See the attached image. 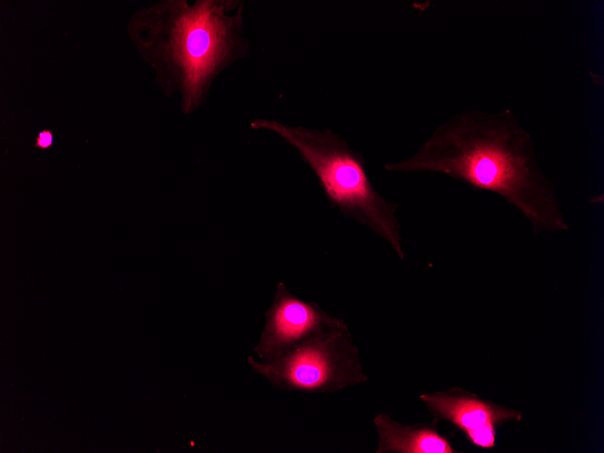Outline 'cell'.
Returning a JSON list of instances; mask_svg holds the SVG:
<instances>
[{
    "label": "cell",
    "instance_id": "obj_5",
    "mask_svg": "<svg viewBox=\"0 0 604 453\" xmlns=\"http://www.w3.org/2000/svg\"><path fill=\"white\" fill-rule=\"evenodd\" d=\"M344 321L325 312L315 302H306L278 283L273 303L266 313L265 328L258 352L272 360L291 346L327 332Z\"/></svg>",
    "mask_w": 604,
    "mask_h": 453
},
{
    "label": "cell",
    "instance_id": "obj_3",
    "mask_svg": "<svg viewBox=\"0 0 604 453\" xmlns=\"http://www.w3.org/2000/svg\"><path fill=\"white\" fill-rule=\"evenodd\" d=\"M292 146L316 175L329 203L345 217L386 241L400 259L404 258L398 205L374 188L363 156L329 128L292 127L277 120L257 118L250 123Z\"/></svg>",
    "mask_w": 604,
    "mask_h": 453
},
{
    "label": "cell",
    "instance_id": "obj_6",
    "mask_svg": "<svg viewBox=\"0 0 604 453\" xmlns=\"http://www.w3.org/2000/svg\"><path fill=\"white\" fill-rule=\"evenodd\" d=\"M436 420L449 422L460 429L475 446L494 447L495 426L521 420V413L479 399L459 387L420 396Z\"/></svg>",
    "mask_w": 604,
    "mask_h": 453
},
{
    "label": "cell",
    "instance_id": "obj_8",
    "mask_svg": "<svg viewBox=\"0 0 604 453\" xmlns=\"http://www.w3.org/2000/svg\"><path fill=\"white\" fill-rule=\"evenodd\" d=\"M52 142V136L50 131H42L39 134L36 145L42 148H46L51 146Z\"/></svg>",
    "mask_w": 604,
    "mask_h": 453
},
{
    "label": "cell",
    "instance_id": "obj_7",
    "mask_svg": "<svg viewBox=\"0 0 604 453\" xmlns=\"http://www.w3.org/2000/svg\"><path fill=\"white\" fill-rule=\"evenodd\" d=\"M378 445L375 453H456L450 442L436 429L409 425L394 420L386 413L373 418Z\"/></svg>",
    "mask_w": 604,
    "mask_h": 453
},
{
    "label": "cell",
    "instance_id": "obj_4",
    "mask_svg": "<svg viewBox=\"0 0 604 453\" xmlns=\"http://www.w3.org/2000/svg\"><path fill=\"white\" fill-rule=\"evenodd\" d=\"M257 367L272 384L287 390L334 392L367 381L345 322Z\"/></svg>",
    "mask_w": 604,
    "mask_h": 453
},
{
    "label": "cell",
    "instance_id": "obj_2",
    "mask_svg": "<svg viewBox=\"0 0 604 453\" xmlns=\"http://www.w3.org/2000/svg\"><path fill=\"white\" fill-rule=\"evenodd\" d=\"M242 0L161 3L140 16L141 47L158 80L181 95L184 112L208 97L215 79L250 51Z\"/></svg>",
    "mask_w": 604,
    "mask_h": 453
},
{
    "label": "cell",
    "instance_id": "obj_1",
    "mask_svg": "<svg viewBox=\"0 0 604 453\" xmlns=\"http://www.w3.org/2000/svg\"><path fill=\"white\" fill-rule=\"evenodd\" d=\"M384 168L389 173L444 174L495 193L529 221L534 234L569 229L555 184L540 167L531 136L508 109L455 114L411 156Z\"/></svg>",
    "mask_w": 604,
    "mask_h": 453
}]
</instances>
